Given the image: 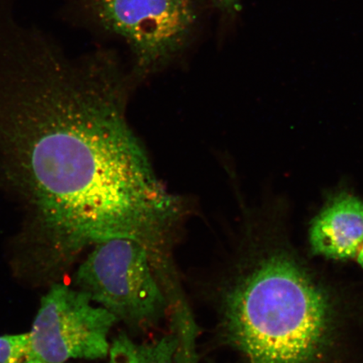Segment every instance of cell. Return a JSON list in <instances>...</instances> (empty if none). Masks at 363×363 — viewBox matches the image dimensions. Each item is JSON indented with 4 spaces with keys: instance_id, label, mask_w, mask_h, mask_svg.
Here are the masks:
<instances>
[{
    "instance_id": "obj_1",
    "label": "cell",
    "mask_w": 363,
    "mask_h": 363,
    "mask_svg": "<svg viewBox=\"0 0 363 363\" xmlns=\"http://www.w3.org/2000/svg\"><path fill=\"white\" fill-rule=\"evenodd\" d=\"M128 81L113 54L74 60L0 7V177L67 255L147 242L178 211L127 121Z\"/></svg>"
},
{
    "instance_id": "obj_2",
    "label": "cell",
    "mask_w": 363,
    "mask_h": 363,
    "mask_svg": "<svg viewBox=\"0 0 363 363\" xmlns=\"http://www.w3.org/2000/svg\"><path fill=\"white\" fill-rule=\"evenodd\" d=\"M276 215L244 216L214 289L222 343L245 363H363L357 315Z\"/></svg>"
},
{
    "instance_id": "obj_3",
    "label": "cell",
    "mask_w": 363,
    "mask_h": 363,
    "mask_svg": "<svg viewBox=\"0 0 363 363\" xmlns=\"http://www.w3.org/2000/svg\"><path fill=\"white\" fill-rule=\"evenodd\" d=\"M198 13L195 0H63L60 11L70 26L125 40L139 77L161 69L189 47Z\"/></svg>"
},
{
    "instance_id": "obj_4",
    "label": "cell",
    "mask_w": 363,
    "mask_h": 363,
    "mask_svg": "<svg viewBox=\"0 0 363 363\" xmlns=\"http://www.w3.org/2000/svg\"><path fill=\"white\" fill-rule=\"evenodd\" d=\"M77 288L131 333L157 328L171 306L147 250L126 238L94 245L75 276Z\"/></svg>"
},
{
    "instance_id": "obj_5",
    "label": "cell",
    "mask_w": 363,
    "mask_h": 363,
    "mask_svg": "<svg viewBox=\"0 0 363 363\" xmlns=\"http://www.w3.org/2000/svg\"><path fill=\"white\" fill-rule=\"evenodd\" d=\"M116 323L115 316L81 290L54 284L43 298L28 333V359H103L110 351L108 335Z\"/></svg>"
},
{
    "instance_id": "obj_6",
    "label": "cell",
    "mask_w": 363,
    "mask_h": 363,
    "mask_svg": "<svg viewBox=\"0 0 363 363\" xmlns=\"http://www.w3.org/2000/svg\"><path fill=\"white\" fill-rule=\"evenodd\" d=\"M313 255L331 260L355 257L363 243V201L342 191L331 195L312 220L308 233Z\"/></svg>"
},
{
    "instance_id": "obj_7",
    "label": "cell",
    "mask_w": 363,
    "mask_h": 363,
    "mask_svg": "<svg viewBox=\"0 0 363 363\" xmlns=\"http://www.w3.org/2000/svg\"><path fill=\"white\" fill-rule=\"evenodd\" d=\"M179 340L174 333L151 340H138L126 333L111 342L108 363H178Z\"/></svg>"
},
{
    "instance_id": "obj_8",
    "label": "cell",
    "mask_w": 363,
    "mask_h": 363,
    "mask_svg": "<svg viewBox=\"0 0 363 363\" xmlns=\"http://www.w3.org/2000/svg\"><path fill=\"white\" fill-rule=\"evenodd\" d=\"M29 352L28 333L0 335V363H24Z\"/></svg>"
},
{
    "instance_id": "obj_9",
    "label": "cell",
    "mask_w": 363,
    "mask_h": 363,
    "mask_svg": "<svg viewBox=\"0 0 363 363\" xmlns=\"http://www.w3.org/2000/svg\"><path fill=\"white\" fill-rule=\"evenodd\" d=\"M211 2L227 16H235L240 11V0H211Z\"/></svg>"
},
{
    "instance_id": "obj_10",
    "label": "cell",
    "mask_w": 363,
    "mask_h": 363,
    "mask_svg": "<svg viewBox=\"0 0 363 363\" xmlns=\"http://www.w3.org/2000/svg\"><path fill=\"white\" fill-rule=\"evenodd\" d=\"M357 262L359 263V265L362 267V269H363V243L362 245V247L359 250V252L357 253Z\"/></svg>"
},
{
    "instance_id": "obj_11",
    "label": "cell",
    "mask_w": 363,
    "mask_h": 363,
    "mask_svg": "<svg viewBox=\"0 0 363 363\" xmlns=\"http://www.w3.org/2000/svg\"><path fill=\"white\" fill-rule=\"evenodd\" d=\"M24 363H54V362H45V361L39 360V359H34V358H31V359L26 360Z\"/></svg>"
}]
</instances>
